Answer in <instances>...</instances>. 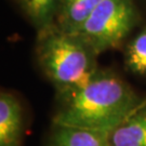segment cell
Instances as JSON below:
<instances>
[{"instance_id":"5b68a950","label":"cell","mask_w":146,"mask_h":146,"mask_svg":"<svg viewBox=\"0 0 146 146\" xmlns=\"http://www.w3.org/2000/svg\"><path fill=\"white\" fill-rule=\"evenodd\" d=\"M48 146H110V133L77 127L53 125Z\"/></svg>"},{"instance_id":"7a4b0ae2","label":"cell","mask_w":146,"mask_h":146,"mask_svg":"<svg viewBox=\"0 0 146 146\" xmlns=\"http://www.w3.org/2000/svg\"><path fill=\"white\" fill-rule=\"evenodd\" d=\"M95 56L79 37L56 26L39 33L38 63L60 93L84 84L96 73Z\"/></svg>"},{"instance_id":"6da1fadb","label":"cell","mask_w":146,"mask_h":146,"mask_svg":"<svg viewBox=\"0 0 146 146\" xmlns=\"http://www.w3.org/2000/svg\"><path fill=\"white\" fill-rule=\"evenodd\" d=\"M145 102L119 76L96 70L84 84L60 93L52 122L110 133Z\"/></svg>"},{"instance_id":"277c9868","label":"cell","mask_w":146,"mask_h":146,"mask_svg":"<svg viewBox=\"0 0 146 146\" xmlns=\"http://www.w3.org/2000/svg\"><path fill=\"white\" fill-rule=\"evenodd\" d=\"M25 123L23 108L14 94L0 93V146H23Z\"/></svg>"},{"instance_id":"9c48e42d","label":"cell","mask_w":146,"mask_h":146,"mask_svg":"<svg viewBox=\"0 0 146 146\" xmlns=\"http://www.w3.org/2000/svg\"><path fill=\"white\" fill-rule=\"evenodd\" d=\"M125 65L131 73L146 76V27L128 44Z\"/></svg>"},{"instance_id":"3957f363","label":"cell","mask_w":146,"mask_h":146,"mask_svg":"<svg viewBox=\"0 0 146 146\" xmlns=\"http://www.w3.org/2000/svg\"><path fill=\"white\" fill-rule=\"evenodd\" d=\"M136 23L133 0H102L75 35L99 55L119 47Z\"/></svg>"},{"instance_id":"ba28073f","label":"cell","mask_w":146,"mask_h":146,"mask_svg":"<svg viewBox=\"0 0 146 146\" xmlns=\"http://www.w3.org/2000/svg\"><path fill=\"white\" fill-rule=\"evenodd\" d=\"M20 3L40 33L55 26L62 0H20Z\"/></svg>"},{"instance_id":"52a82bcc","label":"cell","mask_w":146,"mask_h":146,"mask_svg":"<svg viewBox=\"0 0 146 146\" xmlns=\"http://www.w3.org/2000/svg\"><path fill=\"white\" fill-rule=\"evenodd\" d=\"M102 0H62L55 26L75 35Z\"/></svg>"},{"instance_id":"8992f818","label":"cell","mask_w":146,"mask_h":146,"mask_svg":"<svg viewBox=\"0 0 146 146\" xmlns=\"http://www.w3.org/2000/svg\"><path fill=\"white\" fill-rule=\"evenodd\" d=\"M110 146H146V102L110 133Z\"/></svg>"}]
</instances>
